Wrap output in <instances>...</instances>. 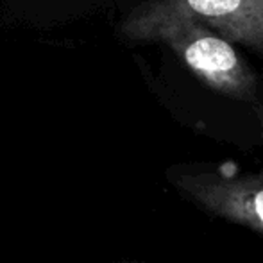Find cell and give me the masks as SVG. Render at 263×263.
Returning a JSON list of instances; mask_svg holds the SVG:
<instances>
[{"label": "cell", "mask_w": 263, "mask_h": 263, "mask_svg": "<svg viewBox=\"0 0 263 263\" xmlns=\"http://www.w3.org/2000/svg\"><path fill=\"white\" fill-rule=\"evenodd\" d=\"M120 31L133 42L168 47L201 83L217 93L251 104L263 120L254 70L231 42L192 14L179 0H145L125 16Z\"/></svg>", "instance_id": "obj_1"}, {"label": "cell", "mask_w": 263, "mask_h": 263, "mask_svg": "<svg viewBox=\"0 0 263 263\" xmlns=\"http://www.w3.org/2000/svg\"><path fill=\"white\" fill-rule=\"evenodd\" d=\"M166 181L181 199L202 213L263 236V170L224 163H177Z\"/></svg>", "instance_id": "obj_2"}, {"label": "cell", "mask_w": 263, "mask_h": 263, "mask_svg": "<svg viewBox=\"0 0 263 263\" xmlns=\"http://www.w3.org/2000/svg\"><path fill=\"white\" fill-rule=\"evenodd\" d=\"M192 14L236 45L263 55V0H179Z\"/></svg>", "instance_id": "obj_3"}, {"label": "cell", "mask_w": 263, "mask_h": 263, "mask_svg": "<svg viewBox=\"0 0 263 263\" xmlns=\"http://www.w3.org/2000/svg\"><path fill=\"white\" fill-rule=\"evenodd\" d=\"M115 263H154V261H143V260H122V261H115Z\"/></svg>", "instance_id": "obj_4"}]
</instances>
